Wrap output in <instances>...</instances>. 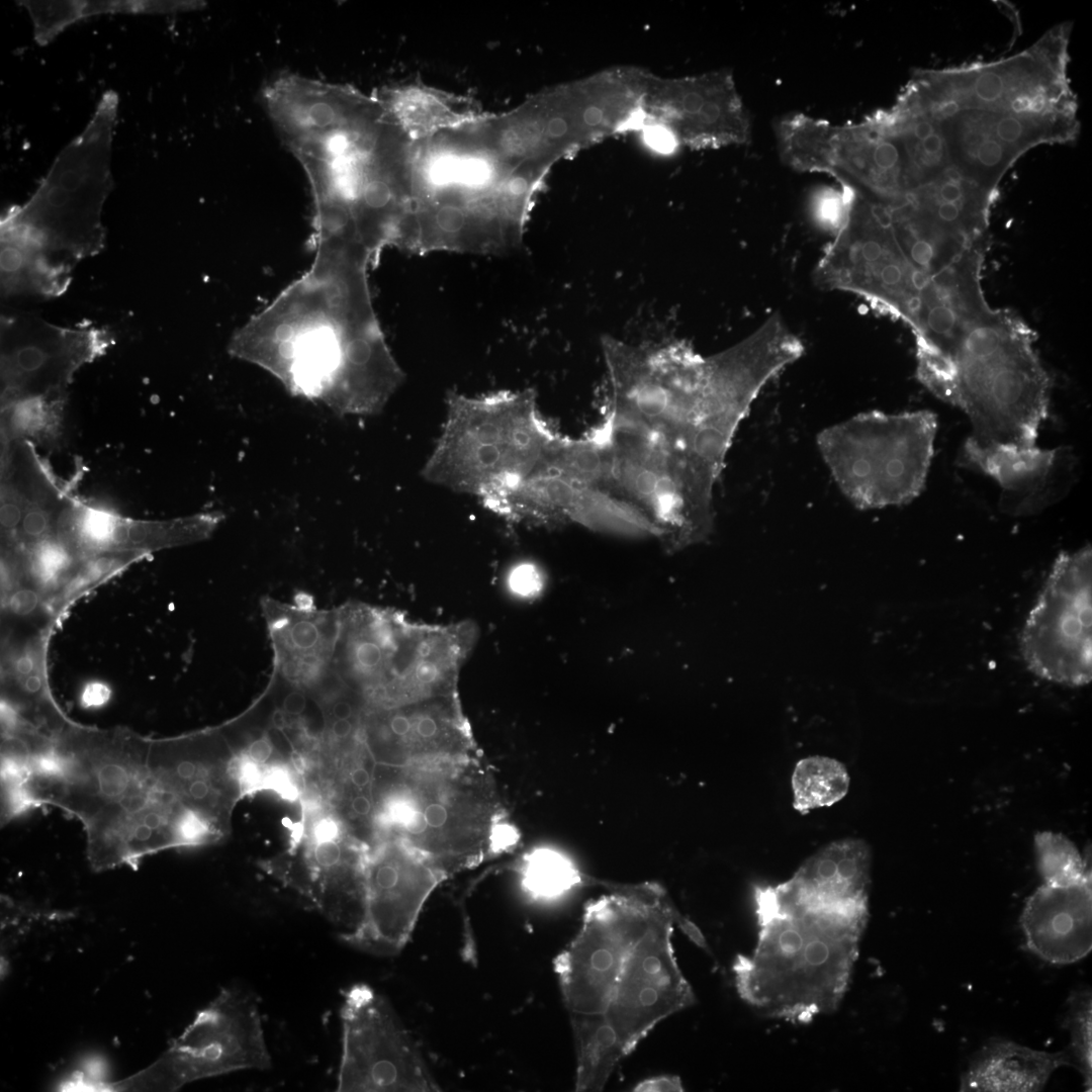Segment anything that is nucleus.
Returning <instances> with one entry per match:
<instances>
[{
    "mask_svg": "<svg viewBox=\"0 0 1092 1092\" xmlns=\"http://www.w3.org/2000/svg\"><path fill=\"white\" fill-rule=\"evenodd\" d=\"M648 142L655 149L658 150H670L672 146V138L669 132L660 127L652 128L647 134Z\"/></svg>",
    "mask_w": 1092,
    "mask_h": 1092,
    "instance_id": "obj_50",
    "label": "nucleus"
},
{
    "mask_svg": "<svg viewBox=\"0 0 1092 1092\" xmlns=\"http://www.w3.org/2000/svg\"><path fill=\"white\" fill-rule=\"evenodd\" d=\"M1034 341L1015 313L992 309L947 353L916 346L917 378L969 417L976 443L1035 446L1052 383Z\"/></svg>",
    "mask_w": 1092,
    "mask_h": 1092,
    "instance_id": "obj_4",
    "label": "nucleus"
},
{
    "mask_svg": "<svg viewBox=\"0 0 1092 1092\" xmlns=\"http://www.w3.org/2000/svg\"><path fill=\"white\" fill-rule=\"evenodd\" d=\"M376 98L412 143L482 116L467 100L420 83L384 88Z\"/></svg>",
    "mask_w": 1092,
    "mask_h": 1092,
    "instance_id": "obj_31",
    "label": "nucleus"
},
{
    "mask_svg": "<svg viewBox=\"0 0 1092 1092\" xmlns=\"http://www.w3.org/2000/svg\"><path fill=\"white\" fill-rule=\"evenodd\" d=\"M333 714L337 719H350L353 715V708L350 703L340 701L333 707Z\"/></svg>",
    "mask_w": 1092,
    "mask_h": 1092,
    "instance_id": "obj_56",
    "label": "nucleus"
},
{
    "mask_svg": "<svg viewBox=\"0 0 1092 1092\" xmlns=\"http://www.w3.org/2000/svg\"><path fill=\"white\" fill-rule=\"evenodd\" d=\"M484 504L516 521L540 525L577 523L619 533L657 536L654 526L621 488L607 440L599 428L582 438L558 436L530 474Z\"/></svg>",
    "mask_w": 1092,
    "mask_h": 1092,
    "instance_id": "obj_9",
    "label": "nucleus"
},
{
    "mask_svg": "<svg viewBox=\"0 0 1092 1092\" xmlns=\"http://www.w3.org/2000/svg\"><path fill=\"white\" fill-rule=\"evenodd\" d=\"M118 102L116 92H104L85 128L58 155L30 198L1 218V238L24 246L67 285L76 264L105 246L101 213L113 187Z\"/></svg>",
    "mask_w": 1092,
    "mask_h": 1092,
    "instance_id": "obj_6",
    "label": "nucleus"
},
{
    "mask_svg": "<svg viewBox=\"0 0 1092 1092\" xmlns=\"http://www.w3.org/2000/svg\"><path fill=\"white\" fill-rule=\"evenodd\" d=\"M994 197V193L987 192L949 167L904 200L910 201L948 234L973 245L985 240Z\"/></svg>",
    "mask_w": 1092,
    "mask_h": 1092,
    "instance_id": "obj_30",
    "label": "nucleus"
},
{
    "mask_svg": "<svg viewBox=\"0 0 1092 1092\" xmlns=\"http://www.w3.org/2000/svg\"><path fill=\"white\" fill-rule=\"evenodd\" d=\"M608 414L612 423L679 449L708 382L709 357L682 341L633 345L606 336Z\"/></svg>",
    "mask_w": 1092,
    "mask_h": 1092,
    "instance_id": "obj_13",
    "label": "nucleus"
},
{
    "mask_svg": "<svg viewBox=\"0 0 1092 1092\" xmlns=\"http://www.w3.org/2000/svg\"><path fill=\"white\" fill-rule=\"evenodd\" d=\"M310 612L299 610L294 619L283 621L285 624L281 625L282 646L293 655L282 666L283 673L289 677L304 673V665L311 673H317L321 668L316 655L321 654L324 642L321 628L324 620L317 619L313 614H309Z\"/></svg>",
    "mask_w": 1092,
    "mask_h": 1092,
    "instance_id": "obj_38",
    "label": "nucleus"
},
{
    "mask_svg": "<svg viewBox=\"0 0 1092 1092\" xmlns=\"http://www.w3.org/2000/svg\"><path fill=\"white\" fill-rule=\"evenodd\" d=\"M519 873L524 890L536 899H554L575 887H605L607 883L584 875L571 859L550 848H537L528 853Z\"/></svg>",
    "mask_w": 1092,
    "mask_h": 1092,
    "instance_id": "obj_34",
    "label": "nucleus"
},
{
    "mask_svg": "<svg viewBox=\"0 0 1092 1092\" xmlns=\"http://www.w3.org/2000/svg\"><path fill=\"white\" fill-rule=\"evenodd\" d=\"M375 730L376 739L392 745L396 763L404 767L477 755L457 694L396 707Z\"/></svg>",
    "mask_w": 1092,
    "mask_h": 1092,
    "instance_id": "obj_25",
    "label": "nucleus"
},
{
    "mask_svg": "<svg viewBox=\"0 0 1092 1092\" xmlns=\"http://www.w3.org/2000/svg\"><path fill=\"white\" fill-rule=\"evenodd\" d=\"M352 730L353 725L349 719H337L332 726V732L337 738H347Z\"/></svg>",
    "mask_w": 1092,
    "mask_h": 1092,
    "instance_id": "obj_53",
    "label": "nucleus"
},
{
    "mask_svg": "<svg viewBox=\"0 0 1092 1092\" xmlns=\"http://www.w3.org/2000/svg\"><path fill=\"white\" fill-rule=\"evenodd\" d=\"M272 754V745L267 738H260L249 746V756L258 763L266 762Z\"/></svg>",
    "mask_w": 1092,
    "mask_h": 1092,
    "instance_id": "obj_49",
    "label": "nucleus"
},
{
    "mask_svg": "<svg viewBox=\"0 0 1092 1092\" xmlns=\"http://www.w3.org/2000/svg\"><path fill=\"white\" fill-rule=\"evenodd\" d=\"M262 96L309 180L315 228L374 237L401 218L412 142L376 96L294 73L271 80Z\"/></svg>",
    "mask_w": 1092,
    "mask_h": 1092,
    "instance_id": "obj_1",
    "label": "nucleus"
},
{
    "mask_svg": "<svg viewBox=\"0 0 1092 1092\" xmlns=\"http://www.w3.org/2000/svg\"><path fill=\"white\" fill-rule=\"evenodd\" d=\"M545 171L504 158L485 116L413 142L406 231L412 252L494 254L515 248Z\"/></svg>",
    "mask_w": 1092,
    "mask_h": 1092,
    "instance_id": "obj_2",
    "label": "nucleus"
},
{
    "mask_svg": "<svg viewBox=\"0 0 1092 1092\" xmlns=\"http://www.w3.org/2000/svg\"><path fill=\"white\" fill-rule=\"evenodd\" d=\"M757 944L733 964L739 996L770 1017L808 1023L834 1011L858 956L869 907H821L756 886Z\"/></svg>",
    "mask_w": 1092,
    "mask_h": 1092,
    "instance_id": "obj_3",
    "label": "nucleus"
},
{
    "mask_svg": "<svg viewBox=\"0 0 1092 1092\" xmlns=\"http://www.w3.org/2000/svg\"><path fill=\"white\" fill-rule=\"evenodd\" d=\"M557 438L532 389L477 396L452 391L442 432L421 474L484 502L530 474Z\"/></svg>",
    "mask_w": 1092,
    "mask_h": 1092,
    "instance_id": "obj_7",
    "label": "nucleus"
},
{
    "mask_svg": "<svg viewBox=\"0 0 1092 1092\" xmlns=\"http://www.w3.org/2000/svg\"><path fill=\"white\" fill-rule=\"evenodd\" d=\"M639 1092L684 1091L681 1080L674 1075H660L640 1081L632 1089Z\"/></svg>",
    "mask_w": 1092,
    "mask_h": 1092,
    "instance_id": "obj_43",
    "label": "nucleus"
},
{
    "mask_svg": "<svg viewBox=\"0 0 1092 1092\" xmlns=\"http://www.w3.org/2000/svg\"><path fill=\"white\" fill-rule=\"evenodd\" d=\"M306 707V698L299 691L290 692L283 700L282 709L290 715L301 714Z\"/></svg>",
    "mask_w": 1092,
    "mask_h": 1092,
    "instance_id": "obj_48",
    "label": "nucleus"
},
{
    "mask_svg": "<svg viewBox=\"0 0 1092 1092\" xmlns=\"http://www.w3.org/2000/svg\"><path fill=\"white\" fill-rule=\"evenodd\" d=\"M272 725L278 730H283L286 727V717L283 709H277L273 712Z\"/></svg>",
    "mask_w": 1092,
    "mask_h": 1092,
    "instance_id": "obj_57",
    "label": "nucleus"
},
{
    "mask_svg": "<svg viewBox=\"0 0 1092 1092\" xmlns=\"http://www.w3.org/2000/svg\"><path fill=\"white\" fill-rule=\"evenodd\" d=\"M1020 926L1027 948L1045 962L1068 965L1092 949V879L1043 883L1026 900Z\"/></svg>",
    "mask_w": 1092,
    "mask_h": 1092,
    "instance_id": "obj_27",
    "label": "nucleus"
},
{
    "mask_svg": "<svg viewBox=\"0 0 1092 1092\" xmlns=\"http://www.w3.org/2000/svg\"><path fill=\"white\" fill-rule=\"evenodd\" d=\"M37 603V593L25 587L13 590L8 599H6V604L10 611L19 616L31 613L36 608Z\"/></svg>",
    "mask_w": 1092,
    "mask_h": 1092,
    "instance_id": "obj_44",
    "label": "nucleus"
},
{
    "mask_svg": "<svg viewBox=\"0 0 1092 1092\" xmlns=\"http://www.w3.org/2000/svg\"><path fill=\"white\" fill-rule=\"evenodd\" d=\"M959 463L994 478L1002 488L1001 509L1011 515L1038 513L1062 498L1072 485L1075 458L1067 447L1040 449L980 445L967 439Z\"/></svg>",
    "mask_w": 1092,
    "mask_h": 1092,
    "instance_id": "obj_22",
    "label": "nucleus"
},
{
    "mask_svg": "<svg viewBox=\"0 0 1092 1092\" xmlns=\"http://www.w3.org/2000/svg\"><path fill=\"white\" fill-rule=\"evenodd\" d=\"M984 242L970 247L924 281L910 328L916 346L947 353L992 310L981 284Z\"/></svg>",
    "mask_w": 1092,
    "mask_h": 1092,
    "instance_id": "obj_24",
    "label": "nucleus"
},
{
    "mask_svg": "<svg viewBox=\"0 0 1092 1092\" xmlns=\"http://www.w3.org/2000/svg\"><path fill=\"white\" fill-rule=\"evenodd\" d=\"M337 832L338 828L336 823L329 819L322 820L314 830L317 841L333 840L336 837Z\"/></svg>",
    "mask_w": 1092,
    "mask_h": 1092,
    "instance_id": "obj_51",
    "label": "nucleus"
},
{
    "mask_svg": "<svg viewBox=\"0 0 1092 1092\" xmlns=\"http://www.w3.org/2000/svg\"><path fill=\"white\" fill-rule=\"evenodd\" d=\"M405 768L384 820L396 832L395 841L417 852L444 880L516 844L518 832L478 754Z\"/></svg>",
    "mask_w": 1092,
    "mask_h": 1092,
    "instance_id": "obj_5",
    "label": "nucleus"
},
{
    "mask_svg": "<svg viewBox=\"0 0 1092 1092\" xmlns=\"http://www.w3.org/2000/svg\"><path fill=\"white\" fill-rule=\"evenodd\" d=\"M51 476L30 443L4 440L1 527L19 546L54 536L72 499Z\"/></svg>",
    "mask_w": 1092,
    "mask_h": 1092,
    "instance_id": "obj_26",
    "label": "nucleus"
},
{
    "mask_svg": "<svg viewBox=\"0 0 1092 1092\" xmlns=\"http://www.w3.org/2000/svg\"><path fill=\"white\" fill-rule=\"evenodd\" d=\"M351 781L359 789L365 788L370 782V775L364 767H357L351 774Z\"/></svg>",
    "mask_w": 1092,
    "mask_h": 1092,
    "instance_id": "obj_55",
    "label": "nucleus"
},
{
    "mask_svg": "<svg viewBox=\"0 0 1092 1092\" xmlns=\"http://www.w3.org/2000/svg\"><path fill=\"white\" fill-rule=\"evenodd\" d=\"M846 217L813 273L825 290L852 293L875 309L912 326L925 278L911 265L893 233L886 204L840 184Z\"/></svg>",
    "mask_w": 1092,
    "mask_h": 1092,
    "instance_id": "obj_15",
    "label": "nucleus"
},
{
    "mask_svg": "<svg viewBox=\"0 0 1092 1092\" xmlns=\"http://www.w3.org/2000/svg\"><path fill=\"white\" fill-rule=\"evenodd\" d=\"M936 430L929 411H872L821 431L817 445L851 504L879 509L907 504L922 491Z\"/></svg>",
    "mask_w": 1092,
    "mask_h": 1092,
    "instance_id": "obj_10",
    "label": "nucleus"
},
{
    "mask_svg": "<svg viewBox=\"0 0 1092 1092\" xmlns=\"http://www.w3.org/2000/svg\"><path fill=\"white\" fill-rule=\"evenodd\" d=\"M111 696L109 687L101 681L88 682L81 693V704L85 708L101 707Z\"/></svg>",
    "mask_w": 1092,
    "mask_h": 1092,
    "instance_id": "obj_46",
    "label": "nucleus"
},
{
    "mask_svg": "<svg viewBox=\"0 0 1092 1092\" xmlns=\"http://www.w3.org/2000/svg\"><path fill=\"white\" fill-rule=\"evenodd\" d=\"M870 866L868 844L844 839L820 849L778 887L791 899L807 905L868 906Z\"/></svg>",
    "mask_w": 1092,
    "mask_h": 1092,
    "instance_id": "obj_28",
    "label": "nucleus"
},
{
    "mask_svg": "<svg viewBox=\"0 0 1092 1092\" xmlns=\"http://www.w3.org/2000/svg\"><path fill=\"white\" fill-rule=\"evenodd\" d=\"M1025 665L1068 687L1092 679V550L1063 551L1030 609L1019 637Z\"/></svg>",
    "mask_w": 1092,
    "mask_h": 1092,
    "instance_id": "obj_17",
    "label": "nucleus"
},
{
    "mask_svg": "<svg viewBox=\"0 0 1092 1092\" xmlns=\"http://www.w3.org/2000/svg\"><path fill=\"white\" fill-rule=\"evenodd\" d=\"M256 995L222 988L152 1064L108 1084L111 1091H177L194 1081L271 1068Z\"/></svg>",
    "mask_w": 1092,
    "mask_h": 1092,
    "instance_id": "obj_14",
    "label": "nucleus"
},
{
    "mask_svg": "<svg viewBox=\"0 0 1092 1092\" xmlns=\"http://www.w3.org/2000/svg\"><path fill=\"white\" fill-rule=\"evenodd\" d=\"M221 519V514L211 512L168 521L133 520L72 498L61 518L59 534L82 558L109 552L144 555L201 540Z\"/></svg>",
    "mask_w": 1092,
    "mask_h": 1092,
    "instance_id": "obj_23",
    "label": "nucleus"
},
{
    "mask_svg": "<svg viewBox=\"0 0 1092 1092\" xmlns=\"http://www.w3.org/2000/svg\"><path fill=\"white\" fill-rule=\"evenodd\" d=\"M603 112L598 107H588L582 113V120L586 125L595 126L601 123Z\"/></svg>",
    "mask_w": 1092,
    "mask_h": 1092,
    "instance_id": "obj_54",
    "label": "nucleus"
},
{
    "mask_svg": "<svg viewBox=\"0 0 1092 1092\" xmlns=\"http://www.w3.org/2000/svg\"><path fill=\"white\" fill-rule=\"evenodd\" d=\"M141 556L143 554L133 552H109L82 558L60 588L56 601H69Z\"/></svg>",
    "mask_w": 1092,
    "mask_h": 1092,
    "instance_id": "obj_40",
    "label": "nucleus"
},
{
    "mask_svg": "<svg viewBox=\"0 0 1092 1092\" xmlns=\"http://www.w3.org/2000/svg\"><path fill=\"white\" fill-rule=\"evenodd\" d=\"M604 433L618 482L670 549L705 541L714 525L713 506L698 494L681 454L653 435L606 419Z\"/></svg>",
    "mask_w": 1092,
    "mask_h": 1092,
    "instance_id": "obj_16",
    "label": "nucleus"
},
{
    "mask_svg": "<svg viewBox=\"0 0 1092 1092\" xmlns=\"http://www.w3.org/2000/svg\"><path fill=\"white\" fill-rule=\"evenodd\" d=\"M922 102L942 133L950 167L989 192L1027 151L1072 143L1080 130L1079 121Z\"/></svg>",
    "mask_w": 1092,
    "mask_h": 1092,
    "instance_id": "obj_19",
    "label": "nucleus"
},
{
    "mask_svg": "<svg viewBox=\"0 0 1092 1092\" xmlns=\"http://www.w3.org/2000/svg\"><path fill=\"white\" fill-rule=\"evenodd\" d=\"M1065 1026L1070 1032L1073 1066L1082 1075L1086 1091L1092 1089V997L1090 990L1073 991L1068 998Z\"/></svg>",
    "mask_w": 1092,
    "mask_h": 1092,
    "instance_id": "obj_39",
    "label": "nucleus"
},
{
    "mask_svg": "<svg viewBox=\"0 0 1092 1092\" xmlns=\"http://www.w3.org/2000/svg\"><path fill=\"white\" fill-rule=\"evenodd\" d=\"M66 393L27 396L1 405L2 438L51 443L60 435Z\"/></svg>",
    "mask_w": 1092,
    "mask_h": 1092,
    "instance_id": "obj_33",
    "label": "nucleus"
},
{
    "mask_svg": "<svg viewBox=\"0 0 1092 1092\" xmlns=\"http://www.w3.org/2000/svg\"><path fill=\"white\" fill-rule=\"evenodd\" d=\"M535 581L534 572L526 567L516 569L511 577L512 588L522 595L532 593Z\"/></svg>",
    "mask_w": 1092,
    "mask_h": 1092,
    "instance_id": "obj_47",
    "label": "nucleus"
},
{
    "mask_svg": "<svg viewBox=\"0 0 1092 1092\" xmlns=\"http://www.w3.org/2000/svg\"><path fill=\"white\" fill-rule=\"evenodd\" d=\"M1073 1066L1069 1050L1050 1053L993 1038L981 1048L961 1075L960 1091H1041L1063 1066Z\"/></svg>",
    "mask_w": 1092,
    "mask_h": 1092,
    "instance_id": "obj_29",
    "label": "nucleus"
},
{
    "mask_svg": "<svg viewBox=\"0 0 1092 1092\" xmlns=\"http://www.w3.org/2000/svg\"><path fill=\"white\" fill-rule=\"evenodd\" d=\"M886 205L901 250L913 268L925 279L942 270L975 245L948 234L908 200Z\"/></svg>",
    "mask_w": 1092,
    "mask_h": 1092,
    "instance_id": "obj_32",
    "label": "nucleus"
},
{
    "mask_svg": "<svg viewBox=\"0 0 1092 1092\" xmlns=\"http://www.w3.org/2000/svg\"><path fill=\"white\" fill-rule=\"evenodd\" d=\"M110 1081L107 1064L100 1057H91L60 1082L56 1090L107 1092Z\"/></svg>",
    "mask_w": 1092,
    "mask_h": 1092,
    "instance_id": "obj_42",
    "label": "nucleus"
},
{
    "mask_svg": "<svg viewBox=\"0 0 1092 1092\" xmlns=\"http://www.w3.org/2000/svg\"><path fill=\"white\" fill-rule=\"evenodd\" d=\"M794 808L802 814L841 800L849 787L845 766L836 759L810 756L800 760L792 777Z\"/></svg>",
    "mask_w": 1092,
    "mask_h": 1092,
    "instance_id": "obj_35",
    "label": "nucleus"
},
{
    "mask_svg": "<svg viewBox=\"0 0 1092 1092\" xmlns=\"http://www.w3.org/2000/svg\"><path fill=\"white\" fill-rule=\"evenodd\" d=\"M811 212L814 219L823 228L836 233L842 225L847 213V196L840 187L818 189L811 199Z\"/></svg>",
    "mask_w": 1092,
    "mask_h": 1092,
    "instance_id": "obj_41",
    "label": "nucleus"
},
{
    "mask_svg": "<svg viewBox=\"0 0 1092 1092\" xmlns=\"http://www.w3.org/2000/svg\"><path fill=\"white\" fill-rule=\"evenodd\" d=\"M112 343L107 329L63 328L27 311L3 313L1 405L27 396L66 393L77 370Z\"/></svg>",
    "mask_w": 1092,
    "mask_h": 1092,
    "instance_id": "obj_20",
    "label": "nucleus"
},
{
    "mask_svg": "<svg viewBox=\"0 0 1092 1092\" xmlns=\"http://www.w3.org/2000/svg\"><path fill=\"white\" fill-rule=\"evenodd\" d=\"M442 881L444 878L406 845L394 840L380 847L365 860L362 922L343 941L375 956L397 954Z\"/></svg>",
    "mask_w": 1092,
    "mask_h": 1092,
    "instance_id": "obj_21",
    "label": "nucleus"
},
{
    "mask_svg": "<svg viewBox=\"0 0 1092 1092\" xmlns=\"http://www.w3.org/2000/svg\"><path fill=\"white\" fill-rule=\"evenodd\" d=\"M1070 33L1071 23H1060L1009 58L918 70L907 84L931 103L1079 121L1068 78Z\"/></svg>",
    "mask_w": 1092,
    "mask_h": 1092,
    "instance_id": "obj_12",
    "label": "nucleus"
},
{
    "mask_svg": "<svg viewBox=\"0 0 1092 1092\" xmlns=\"http://www.w3.org/2000/svg\"><path fill=\"white\" fill-rule=\"evenodd\" d=\"M352 810L359 816H367L372 810L371 801L364 795H358L351 802Z\"/></svg>",
    "mask_w": 1092,
    "mask_h": 1092,
    "instance_id": "obj_52",
    "label": "nucleus"
},
{
    "mask_svg": "<svg viewBox=\"0 0 1092 1092\" xmlns=\"http://www.w3.org/2000/svg\"><path fill=\"white\" fill-rule=\"evenodd\" d=\"M82 558L59 535L46 538L25 549V564L36 586L61 588Z\"/></svg>",
    "mask_w": 1092,
    "mask_h": 1092,
    "instance_id": "obj_37",
    "label": "nucleus"
},
{
    "mask_svg": "<svg viewBox=\"0 0 1092 1092\" xmlns=\"http://www.w3.org/2000/svg\"><path fill=\"white\" fill-rule=\"evenodd\" d=\"M609 892L585 905L578 932L553 962L576 1057L600 1029L629 952L669 902L656 884L619 885Z\"/></svg>",
    "mask_w": 1092,
    "mask_h": 1092,
    "instance_id": "obj_11",
    "label": "nucleus"
},
{
    "mask_svg": "<svg viewBox=\"0 0 1092 1092\" xmlns=\"http://www.w3.org/2000/svg\"><path fill=\"white\" fill-rule=\"evenodd\" d=\"M40 663L41 661L36 651L27 649L20 653L13 664V670L18 681L32 675L42 674Z\"/></svg>",
    "mask_w": 1092,
    "mask_h": 1092,
    "instance_id": "obj_45",
    "label": "nucleus"
},
{
    "mask_svg": "<svg viewBox=\"0 0 1092 1092\" xmlns=\"http://www.w3.org/2000/svg\"><path fill=\"white\" fill-rule=\"evenodd\" d=\"M1037 868L1043 883L1072 885L1091 880V869L1066 836L1041 831L1034 836Z\"/></svg>",
    "mask_w": 1092,
    "mask_h": 1092,
    "instance_id": "obj_36",
    "label": "nucleus"
},
{
    "mask_svg": "<svg viewBox=\"0 0 1092 1092\" xmlns=\"http://www.w3.org/2000/svg\"><path fill=\"white\" fill-rule=\"evenodd\" d=\"M674 924L707 947L699 928L670 901L658 910L624 963L600 1029L576 1057V1091H601L617 1065L660 1021L695 1003L674 956Z\"/></svg>",
    "mask_w": 1092,
    "mask_h": 1092,
    "instance_id": "obj_8",
    "label": "nucleus"
},
{
    "mask_svg": "<svg viewBox=\"0 0 1092 1092\" xmlns=\"http://www.w3.org/2000/svg\"><path fill=\"white\" fill-rule=\"evenodd\" d=\"M337 1091H439L423 1053L388 1000L364 983L343 993Z\"/></svg>",
    "mask_w": 1092,
    "mask_h": 1092,
    "instance_id": "obj_18",
    "label": "nucleus"
},
{
    "mask_svg": "<svg viewBox=\"0 0 1092 1092\" xmlns=\"http://www.w3.org/2000/svg\"><path fill=\"white\" fill-rule=\"evenodd\" d=\"M296 605L299 610L309 612L312 610L311 598L305 594H300L296 597Z\"/></svg>",
    "mask_w": 1092,
    "mask_h": 1092,
    "instance_id": "obj_58",
    "label": "nucleus"
}]
</instances>
